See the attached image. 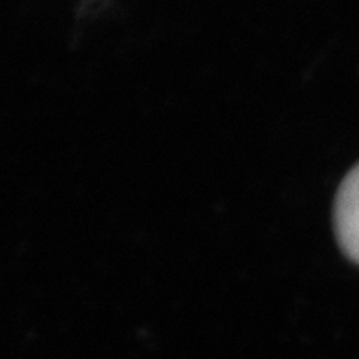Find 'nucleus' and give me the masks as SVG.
I'll list each match as a JSON object with an SVG mask.
<instances>
[{
    "label": "nucleus",
    "instance_id": "obj_1",
    "mask_svg": "<svg viewBox=\"0 0 359 359\" xmlns=\"http://www.w3.org/2000/svg\"><path fill=\"white\" fill-rule=\"evenodd\" d=\"M336 233L343 251L359 264V165L346 175L337 193Z\"/></svg>",
    "mask_w": 359,
    "mask_h": 359
}]
</instances>
